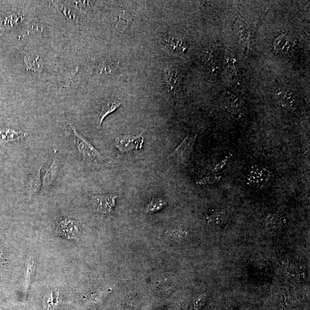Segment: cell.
<instances>
[{"label": "cell", "instance_id": "obj_1", "mask_svg": "<svg viewBox=\"0 0 310 310\" xmlns=\"http://www.w3.org/2000/svg\"><path fill=\"white\" fill-rule=\"evenodd\" d=\"M69 126L72 133L73 142L82 158L92 164H103V157L93 145L84 136L80 133L74 126L72 124H69Z\"/></svg>", "mask_w": 310, "mask_h": 310}, {"label": "cell", "instance_id": "obj_2", "mask_svg": "<svg viewBox=\"0 0 310 310\" xmlns=\"http://www.w3.org/2000/svg\"><path fill=\"white\" fill-rule=\"evenodd\" d=\"M118 197L117 194H93L91 196V200L97 212L109 215L114 212Z\"/></svg>", "mask_w": 310, "mask_h": 310}, {"label": "cell", "instance_id": "obj_3", "mask_svg": "<svg viewBox=\"0 0 310 310\" xmlns=\"http://www.w3.org/2000/svg\"><path fill=\"white\" fill-rule=\"evenodd\" d=\"M145 138L143 132L139 135H121L115 140V147L121 152L141 151Z\"/></svg>", "mask_w": 310, "mask_h": 310}, {"label": "cell", "instance_id": "obj_4", "mask_svg": "<svg viewBox=\"0 0 310 310\" xmlns=\"http://www.w3.org/2000/svg\"><path fill=\"white\" fill-rule=\"evenodd\" d=\"M194 142V139L190 137H187L181 145L168 155V158L178 164L183 163L190 156Z\"/></svg>", "mask_w": 310, "mask_h": 310}, {"label": "cell", "instance_id": "obj_5", "mask_svg": "<svg viewBox=\"0 0 310 310\" xmlns=\"http://www.w3.org/2000/svg\"><path fill=\"white\" fill-rule=\"evenodd\" d=\"M78 229L76 223L72 220L65 219L59 223L56 230L57 236L73 239L76 237Z\"/></svg>", "mask_w": 310, "mask_h": 310}, {"label": "cell", "instance_id": "obj_6", "mask_svg": "<svg viewBox=\"0 0 310 310\" xmlns=\"http://www.w3.org/2000/svg\"><path fill=\"white\" fill-rule=\"evenodd\" d=\"M249 181L256 186H265L270 180V174L267 169L258 168L252 171L249 175Z\"/></svg>", "mask_w": 310, "mask_h": 310}, {"label": "cell", "instance_id": "obj_7", "mask_svg": "<svg viewBox=\"0 0 310 310\" xmlns=\"http://www.w3.org/2000/svg\"><path fill=\"white\" fill-rule=\"evenodd\" d=\"M181 82L180 72L175 69L169 70L165 76L164 82L166 90L168 92H174L177 90Z\"/></svg>", "mask_w": 310, "mask_h": 310}, {"label": "cell", "instance_id": "obj_8", "mask_svg": "<svg viewBox=\"0 0 310 310\" xmlns=\"http://www.w3.org/2000/svg\"><path fill=\"white\" fill-rule=\"evenodd\" d=\"M59 171V164L56 160H54L48 168L44 175L43 187L44 188H49L56 180Z\"/></svg>", "mask_w": 310, "mask_h": 310}, {"label": "cell", "instance_id": "obj_9", "mask_svg": "<svg viewBox=\"0 0 310 310\" xmlns=\"http://www.w3.org/2000/svg\"><path fill=\"white\" fill-rule=\"evenodd\" d=\"M121 105V102L119 99H111L105 102L102 105L99 115V127H101L103 121L109 114L114 112Z\"/></svg>", "mask_w": 310, "mask_h": 310}, {"label": "cell", "instance_id": "obj_10", "mask_svg": "<svg viewBox=\"0 0 310 310\" xmlns=\"http://www.w3.org/2000/svg\"><path fill=\"white\" fill-rule=\"evenodd\" d=\"M27 135L28 133L24 132H17L8 129L0 130V144L19 141Z\"/></svg>", "mask_w": 310, "mask_h": 310}, {"label": "cell", "instance_id": "obj_11", "mask_svg": "<svg viewBox=\"0 0 310 310\" xmlns=\"http://www.w3.org/2000/svg\"><path fill=\"white\" fill-rule=\"evenodd\" d=\"M25 65L31 71L39 72L43 68V62L41 57L36 55H28L25 57Z\"/></svg>", "mask_w": 310, "mask_h": 310}, {"label": "cell", "instance_id": "obj_12", "mask_svg": "<svg viewBox=\"0 0 310 310\" xmlns=\"http://www.w3.org/2000/svg\"><path fill=\"white\" fill-rule=\"evenodd\" d=\"M120 67L119 60L115 57L105 60L99 67L101 73H110L117 71Z\"/></svg>", "mask_w": 310, "mask_h": 310}, {"label": "cell", "instance_id": "obj_13", "mask_svg": "<svg viewBox=\"0 0 310 310\" xmlns=\"http://www.w3.org/2000/svg\"><path fill=\"white\" fill-rule=\"evenodd\" d=\"M41 168H42V165L41 166L39 170L32 175L29 178L28 188L31 194L37 193L41 187V183H42L40 177Z\"/></svg>", "mask_w": 310, "mask_h": 310}, {"label": "cell", "instance_id": "obj_14", "mask_svg": "<svg viewBox=\"0 0 310 310\" xmlns=\"http://www.w3.org/2000/svg\"><path fill=\"white\" fill-rule=\"evenodd\" d=\"M165 41L169 49L173 52H182L184 50V41L180 38L168 36Z\"/></svg>", "mask_w": 310, "mask_h": 310}, {"label": "cell", "instance_id": "obj_15", "mask_svg": "<svg viewBox=\"0 0 310 310\" xmlns=\"http://www.w3.org/2000/svg\"><path fill=\"white\" fill-rule=\"evenodd\" d=\"M167 204V202L161 198H156L147 204L145 209L146 213H153L162 209Z\"/></svg>", "mask_w": 310, "mask_h": 310}]
</instances>
